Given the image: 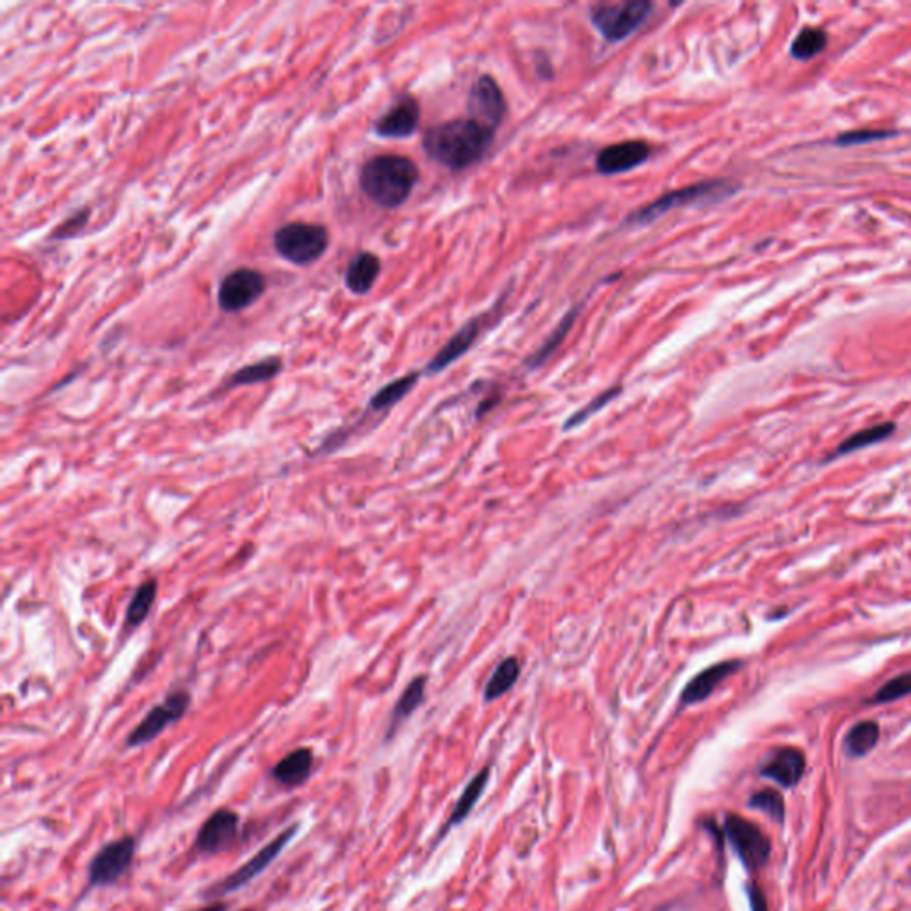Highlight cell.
<instances>
[{
	"label": "cell",
	"instance_id": "obj_1",
	"mask_svg": "<svg viewBox=\"0 0 911 911\" xmlns=\"http://www.w3.org/2000/svg\"><path fill=\"white\" fill-rule=\"evenodd\" d=\"M494 130L472 118H456L438 123L424 134V150L429 159L452 171L476 164L491 145Z\"/></svg>",
	"mask_w": 911,
	"mask_h": 911
},
{
	"label": "cell",
	"instance_id": "obj_2",
	"mask_svg": "<svg viewBox=\"0 0 911 911\" xmlns=\"http://www.w3.org/2000/svg\"><path fill=\"white\" fill-rule=\"evenodd\" d=\"M418 182V167L402 155H378L361 167L360 187L370 202L396 208L410 198Z\"/></svg>",
	"mask_w": 911,
	"mask_h": 911
},
{
	"label": "cell",
	"instance_id": "obj_3",
	"mask_svg": "<svg viewBox=\"0 0 911 911\" xmlns=\"http://www.w3.org/2000/svg\"><path fill=\"white\" fill-rule=\"evenodd\" d=\"M736 191V185L728 180H709L701 182V184L687 185L683 189L671 191V193L657 198L655 202L646 205V207L639 208L637 212H634L629 217V223L637 226L648 225V223H653L655 219L664 216L666 212L673 210L677 207H685V205H694V203L705 202H721V199L731 196Z\"/></svg>",
	"mask_w": 911,
	"mask_h": 911
},
{
	"label": "cell",
	"instance_id": "obj_4",
	"mask_svg": "<svg viewBox=\"0 0 911 911\" xmlns=\"http://www.w3.org/2000/svg\"><path fill=\"white\" fill-rule=\"evenodd\" d=\"M273 243L274 250L282 258L289 260L292 264L306 265L312 264L313 260H317L328 250L330 235L324 226L295 221L276 230Z\"/></svg>",
	"mask_w": 911,
	"mask_h": 911
},
{
	"label": "cell",
	"instance_id": "obj_5",
	"mask_svg": "<svg viewBox=\"0 0 911 911\" xmlns=\"http://www.w3.org/2000/svg\"><path fill=\"white\" fill-rule=\"evenodd\" d=\"M652 8V2L646 0L596 4L591 9V22L605 40L616 43L634 34L646 22Z\"/></svg>",
	"mask_w": 911,
	"mask_h": 911
},
{
	"label": "cell",
	"instance_id": "obj_6",
	"mask_svg": "<svg viewBox=\"0 0 911 911\" xmlns=\"http://www.w3.org/2000/svg\"><path fill=\"white\" fill-rule=\"evenodd\" d=\"M136 847L132 835H123L101 845L88 865V890L116 885L132 867Z\"/></svg>",
	"mask_w": 911,
	"mask_h": 911
},
{
	"label": "cell",
	"instance_id": "obj_7",
	"mask_svg": "<svg viewBox=\"0 0 911 911\" xmlns=\"http://www.w3.org/2000/svg\"><path fill=\"white\" fill-rule=\"evenodd\" d=\"M191 701H193V698H191V692L187 689H178V691L169 692L166 696V700L162 703L155 705L154 709L143 718V721L128 733L125 746L127 748H139V746H145L154 739H157L167 727H171V725H175L176 721H180L184 718L187 710H189Z\"/></svg>",
	"mask_w": 911,
	"mask_h": 911
},
{
	"label": "cell",
	"instance_id": "obj_8",
	"mask_svg": "<svg viewBox=\"0 0 911 911\" xmlns=\"http://www.w3.org/2000/svg\"><path fill=\"white\" fill-rule=\"evenodd\" d=\"M297 829H300V824H292L291 828L283 829L280 835L274 836L273 840L267 842L262 849L256 851L246 863H243V865L239 869H235L232 874H228L226 877L217 881L216 885H212L210 888H208L207 894L210 895V897H214V895H216V897H221V895L232 894L235 890L246 886L251 879H255L258 874H262V872H264L265 869L278 858V854L282 853L283 847L294 838Z\"/></svg>",
	"mask_w": 911,
	"mask_h": 911
},
{
	"label": "cell",
	"instance_id": "obj_9",
	"mask_svg": "<svg viewBox=\"0 0 911 911\" xmlns=\"http://www.w3.org/2000/svg\"><path fill=\"white\" fill-rule=\"evenodd\" d=\"M725 833L746 867L758 869L767 862L770 842L758 826L739 815H728L725 821Z\"/></svg>",
	"mask_w": 911,
	"mask_h": 911
},
{
	"label": "cell",
	"instance_id": "obj_10",
	"mask_svg": "<svg viewBox=\"0 0 911 911\" xmlns=\"http://www.w3.org/2000/svg\"><path fill=\"white\" fill-rule=\"evenodd\" d=\"M265 292V278L256 269H235L223 278L217 291V303L225 312L235 313L247 308Z\"/></svg>",
	"mask_w": 911,
	"mask_h": 911
},
{
	"label": "cell",
	"instance_id": "obj_11",
	"mask_svg": "<svg viewBox=\"0 0 911 911\" xmlns=\"http://www.w3.org/2000/svg\"><path fill=\"white\" fill-rule=\"evenodd\" d=\"M239 824V814L230 808H217L199 826L194 838V847L202 854H219L237 838Z\"/></svg>",
	"mask_w": 911,
	"mask_h": 911
},
{
	"label": "cell",
	"instance_id": "obj_12",
	"mask_svg": "<svg viewBox=\"0 0 911 911\" xmlns=\"http://www.w3.org/2000/svg\"><path fill=\"white\" fill-rule=\"evenodd\" d=\"M468 112L472 119L486 128L495 130L500 125L506 114V100L494 77L481 75L474 82L468 97Z\"/></svg>",
	"mask_w": 911,
	"mask_h": 911
},
{
	"label": "cell",
	"instance_id": "obj_13",
	"mask_svg": "<svg viewBox=\"0 0 911 911\" xmlns=\"http://www.w3.org/2000/svg\"><path fill=\"white\" fill-rule=\"evenodd\" d=\"M650 159V146L644 141H625L609 145L596 155V169L602 175H618L635 169Z\"/></svg>",
	"mask_w": 911,
	"mask_h": 911
},
{
	"label": "cell",
	"instance_id": "obj_14",
	"mask_svg": "<svg viewBox=\"0 0 911 911\" xmlns=\"http://www.w3.org/2000/svg\"><path fill=\"white\" fill-rule=\"evenodd\" d=\"M420 107L413 97H402L374 123V132L388 139H404L417 130Z\"/></svg>",
	"mask_w": 911,
	"mask_h": 911
},
{
	"label": "cell",
	"instance_id": "obj_15",
	"mask_svg": "<svg viewBox=\"0 0 911 911\" xmlns=\"http://www.w3.org/2000/svg\"><path fill=\"white\" fill-rule=\"evenodd\" d=\"M740 668H742V661H722L705 668L683 687L682 694H680V705L687 707V705L705 701L712 696L719 683L725 682L731 675H736Z\"/></svg>",
	"mask_w": 911,
	"mask_h": 911
},
{
	"label": "cell",
	"instance_id": "obj_16",
	"mask_svg": "<svg viewBox=\"0 0 911 911\" xmlns=\"http://www.w3.org/2000/svg\"><path fill=\"white\" fill-rule=\"evenodd\" d=\"M805 766L803 751L796 748H779L760 767V775L773 779L781 787H794L801 779Z\"/></svg>",
	"mask_w": 911,
	"mask_h": 911
},
{
	"label": "cell",
	"instance_id": "obj_17",
	"mask_svg": "<svg viewBox=\"0 0 911 911\" xmlns=\"http://www.w3.org/2000/svg\"><path fill=\"white\" fill-rule=\"evenodd\" d=\"M313 753L310 748H297L287 753L282 760L271 769V776L276 784L285 788H295L303 785L312 776Z\"/></svg>",
	"mask_w": 911,
	"mask_h": 911
},
{
	"label": "cell",
	"instance_id": "obj_18",
	"mask_svg": "<svg viewBox=\"0 0 911 911\" xmlns=\"http://www.w3.org/2000/svg\"><path fill=\"white\" fill-rule=\"evenodd\" d=\"M479 331H481V319H472L470 322H467L458 333L454 335L449 342L445 343L440 351L436 352V356L427 363L426 367L427 374L441 372L444 369L452 365L454 361L459 360V358H461L463 354L474 345Z\"/></svg>",
	"mask_w": 911,
	"mask_h": 911
},
{
	"label": "cell",
	"instance_id": "obj_19",
	"mask_svg": "<svg viewBox=\"0 0 911 911\" xmlns=\"http://www.w3.org/2000/svg\"><path fill=\"white\" fill-rule=\"evenodd\" d=\"M379 271H381L379 256L370 253V251H361V253L352 256V260L349 262L343 282H345V287L352 294H367L374 287L376 280L379 276Z\"/></svg>",
	"mask_w": 911,
	"mask_h": 911
},
{
	"label": "cell",
	"instance_id": "obj_20",
	"mask_svg": "<svg viewBox=\"0 0 911 911\" xmlns=\"http://www.w3.org/2000/svg\"><path fill=\"white\" fill-rule=\"evenodd\" d=\"M426 683L427 678L424 675H418L411 680L406 689L402 691L401 698L397 700L396 707L392 710V716H390V722H388V730H387V739L396 733V730L399 728L401 722H404L406 719L410 718L411 714L420 707V703L424 701V694H426Z\"/></svg>",
	"mask_w": 911,
	"mask_h": 911
},
{
	"label": "cell",
	"instance_id": "obj_21",
	"mask_svg": "<svg viewBox=\"0 0 911 911\" xmlns=\"http://www.w3.org/2000/svg\"><path fill=\"white\" fill-rule=\"evenodd\" d=\"M157 587H159V584H157L155 579H148V581L137 585L136 593L132 594V598L128 602L127 614H125V627L128 630L137 629V627L145 623L151 607H154L155 598H157Z\"/></svg>",
	"mask_w": 911,
	"mask_h": 911
},
{
	"label": "cell",
	"instance_id": "obj_22",
	"mask_svg": "<svg viewBox=\"0 0 911 911\" xmlns=\"http://www.w3.org/2000/svg\"><path fill=\"white\" fill-rule=\"evenodd\" d=\"M418 378L420 374L418 372H411V374H406L402 378L396 379L392 383L385 385L383 388H379L378 392L372 396L369 402V410L370 411H387L390 410L392 406H396L397 402L402 401L408 393L413 390V387L417 385Z\"/></svg>",
	"mask_w": 911,
	"mask_h": 911
},
{
	"label": "cell",
	"instance_id": "obj_23",
	"mask_svg": "<svg viewBox=\"0 0 911 911\" xmlns=\"http://www.w3.org/2000/svg\"><path fill=\"white\" fill-rule=\"evenodd\" d=\"M520 677V662L516 657H507L498 662L485 685V701H495L511 691Z\"/></svg>",
	"mask_w": 911,
	"mask_h": 911
},
{
	"label": "cell",
	"instance_id": "obj_24",
	"mask_svg": "<svg viewBox=\"0 0 911 911\" xmlns=\"http://www.w3.org/2000/svg\"><path fill=\"white\" fill-rule=\"evenodd\" d=\"M282 360L280 358H265V360H260L256 363H251V365L243 367V369H239L228 381V387H246V385H255V383H264V381H269V379L276 378L280 372H282Z\"/></svg>",
	"mask_w": 911,
	"mask_h": 911
},
{
	"label": "cell",
	"instance_id": "obj_25",
	"mask_svg": "<svg viewBox=\"0 0 911 911\" xmlns=\"http://www.w3.org/2000/svg\"><path fill=\"white\" fill-rule=\"evenodd\" d=\"M488 778H489V769L488 767H485V769L481 770V773H477V775L470 779V784L465 787L461 797H459L456 806H454V810L452 814H450V819L449 823H447V826H445V829L452 828V826H456L458 823H461L463 819H467V815L470 814L472 808H474L476 803L479 801L481 794L485 792Z\"/></svg>",
	"mask_w": 911,
	"mask_h": 911
},
{
	"label": "cell",
	"instance_id": "obj_26",
	"mask_svg": "<svg viewBox=\"0 0 911 911\" xmlns=\"http://www.w3.org/2000/svg\"><path fill=\"white\" fill-rule=\"evenodd\" d=\"M879 740V725L876 721L856 722L844 739V749L851 757L867 755Z\"/></svg>",
	"mask_w": 911,
	"mask_h": 911
},
{
	"label": "cell",
	"instance_id": "obj_27",
	"mask_svg": "<svg viewBox=\"0 0 911 911\" xmlns=\"http://www.w3.org/2000/svg\"><path fill=\"white\" fill-rule=\"evenodd\" d=\"M894 431H895L894 422H883L877 424V426L865 427L862 431H856L851 436H847V438L836 447L835 456H845V454H851L854 452V450L865 449L869 445L879 444V441L886 440Z\"/></svg>",
	"mask_w": 911,
	"mask_h": 911
},
{
	"label": "cell",
	"instance_id": "obj_28",
	"mask_svg": "<svg viewBox=\"0 0 911 911\" xmlns=\"http://www.w3.org/2000/svg\"><path fill=\"white\" fill-rule=\"evenodd\" d=\"M826 45H828V32L821 27H805L790 45V53L794 59L808 61L819 56L826 49Z\"/></svg>",
	"mask_w": 911,
	"mask_h": 911
},
{
	"label": "cell",
	"instance_id": "obj_29",
	"mask_svg": "<svg viewBox=\"0 0 911 911\" xmlns=\"http://www.w3.org/2000/svg\"><path fill=\"white\" fill-rule=\"evenodd\" d=\"M577 315H579V308H577V310H572V312H570L568 315H566V317L563 319V322H561L559 326L555 328L554 333H552L550 337H548V339L545 340V343H543L542 348L537 349L536 352H533V354H531V356H529V360H527V367H529V369H536V367L543 365V363H545V361H546V358L550 356V354L555 351V349L559 348L561 342H563V340L566 339V335H568V331L572 330L573 321H575V317H577Z\"/></svg>",
	"mask_w": 911,
	"mask_h": 911
},
{
	"label": "cell",
	"instance_id": "obj_30",
	"mask_svg": "<svg viewBox=\"0 0 911 911\" xmlns=\"http://www.w3.org/2000/svg\"><path fill=\"white\" fill-rule=\"evenodd\" d=\"M620 393H621V387H611V388H607V390H605V392H602V393H600V396L594 397L593 401L587 402V404H585L584 408H581V410H579V411H575V413H573L572 417H570L568 420H566V422H564L563 429H564V431H572V429H575V427L582 426V424H584L585 420H590V417H593V415H596L600 410H603V408H605V406H607L609 402L614 401V399H616V397L620 396Z\"/></svg>",
	"mask_w": 911,
	"mask_h": 911
},
{
	"label": "cell",
	"instance_id": "obj_31",
	"mask_svg": "<svg viewBox=\"0 0 911 911\" xmlns=\"http://www.w3.org/2000/svg\"><path fill=\"white\" fill-rule=\"evenodd\" d=\"M908 694H911V671L890 678L888 682H886L883 687H879L876 694L872 696L871 703L876 705L890 703V701L901 700V698H904V696Z\"/></svg>",
	"mask_w": 911,
	"mask_h": 911
},
{
	"label": "cell",
	"instance_id": "obj_32",
	"mask_svg": "<svg viewBox=\"0 0 911 911\" xmlns=\"http://www.w3.org/2000/svg\"><path fill=\"white\" fill-rule=\"evenodd\" d=\"M749 806L751 808H757V810L766 812L767 815H770L773 819L781 823L785 819V805L784 799L779 796L778 792L775 790H760V792L753 794L751 799H749Z\"/></svg>",
	"mask_w": 911,
	"mask_h": 911
},
{
	"label": "cell",
	"instance_id": "obj_33",
	"mask_svg": "<svg viewBox=\"0 0 911 911\" xmlns=\"http://www.w3.org/2000/svg\"><path fill=\"white\" fill-rule=\"evenodd\" d=\"M897 136L895 130H851L835 137V145L838 146H853L863 145V143L877 141V139H886V137Z\"/></svg>",
	"mask_w": 911,
	"mask_h": 911
},
{
	"label": "cell",
	"instance_id": "obj_34",
	"mask_svg": "<svg viewBox=\"0 0 911 911\" xmlns=\"http://www.w3.org/2000/svg\"><path fill=\"white\" fill-rule=\"evenodd\" d=\"M748 895H749V906H751V911H767L766 897H764L762 890L758 888L757 885L749 886Z\"/></svg>",
	"mask_w": 911,
	"mask_h": 911
},
{
	"label": "cell",
	"instance_id": "obj_35",
	"mask_svg": "<svg viewBox=\"0 0 911 911\" xmlns=\"http://www.w3.org/2000/svg\"><path fill=\"white\" fill-rule=\"evenodd\" d=\"M226 910H228V906H226L225 903H212L208 904V906H203L199 908V910L194 911H226Z\"/></svg>",
	"mask_w": 911,
	"mask_h": 911
},
{
	"label": "cell",
	"instance_id": "obj_36",
	"mask_svg": "<svg viewBox=\"0 0 911 911\" xmlns=\"http://www.w3.org/2000/svg\"><path fill=\"white\" fill-rule=\"evenodd\" d=\"M246 911H250V910H246Z\"/></svg>",
	"mask_w": 911,
	"mask_h": 911
}]
</instances>
